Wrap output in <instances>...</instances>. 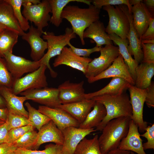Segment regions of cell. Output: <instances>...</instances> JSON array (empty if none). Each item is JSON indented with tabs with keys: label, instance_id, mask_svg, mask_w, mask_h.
<instances>
[{
	"label": "cell",
	"instance_id": "cell-1",
	"mask_svg": "<svg viewBox=\"0 0 154 154\" xmlns=\"http://www.w3.org/2000/svg\"><path fill=\"white\" fill-rule=\"evenodd\" d=\"M100 9L91 4L87 8L75 5H67L64 8L61 17L71 24L74 33L79 37L82 45L85 44L83 33L91 24L99 20Z\"/></svg>",
	"mask_w": 154,
	"mask_h": 154
},
{
	"label": "cell",
	"instance_id": "cell-2",
	"mask_svg": "<svg viewBox=\"0 0 154 154\" xmlns=\"http://www.w3.org/2000/svg\"><path fill=\"white\" fill-rule=\"evenodd\" d=\"M91 99L103 104L105 107L106 115L100 124L96 127V131H102L110 121L121 117L132 115V108L129 96L124 92L114 96L102 95Z\"/></svg>",
	"mask_w": 154,
	"mask_h": 154
},
{
	"label": "cell",
	"instance_id": "cell-3",
	"mask_svg": "<svg viewBox=\"0 0 154 154\" xmlns=\"http://www.w3.org/2000/svg\"><path fill=\"white\" fill-rule=\"evenodd\" d=\"M129 117H121L109 121L102 129L98 137L99 147L102 154L118 148L121 140L128 131Z\"/></svg>",
	"mask_w": 154,
	"mask_h": 154
},
{
	"label": "cell",
	"instance_id": "cell-4",
	"mask_svg": "<svg viewBox=\"0 0 154 154\" xmlns=\"http://www.w3.org/2000/svg\"><path fill=\"white\" fill-rule=\"evenodd\" d=\"M42 38L47 42V51L40 60L41 64L46 65L51 76L56 78L57 74L51 68L50 60L52 58L59 55L63 48L70 42V40L76 38V35L72 28L66 27L63 35H56L52 32H46V34L43 35Z\"/></svg>",
	"mask_w": 154,
	"mask_h": 154
},
{
	"label": "cell",
	"instance_id": "cell-5",
	"mask_svg": "<svg viewBox=\"0 0 154 154\" xmlns=\"http://www.w3.org/2000/svg\"><path fill=\"white\" fill-rule=\"evenodd\" d=\"M23 0L22 13L28 21L33 23L37 28L43 31L50 21L51 10L49 0Z\"/></svg>",
	"mask_w": 154,
	"mask_h": 154
},
{
	"label": "cell",
	"instance_id": "cell-6",
	"mask_svg": "<svg viewBox=\"0 0 154 154\" xmlns=\"http://www.w3.org/2000/svg\"><path fill=\"white\" fill-rule=\"evenodd\" d=\"M103 9L108 13L109 18L106 31L109 35L115 34L122 38L127 39L130 24L125 5L104 6Z\"/></svg>",
	"mask_w": 154,
	"mask_h": 154
},
{
	"label": "cell",
	"instance_id": "cell-7",
	"mask_svg": "<svg viewBox=\"0 0 154 154\" xmlns=\"http://www.w3.org/2000/svg\"><path fill=\"white\" fill-rule=\"evenodd\" d=\"M47 68L46 65L41 64L37 70L14 81L11 88L13 93L17 95L28 90L47 87L45 74Z\"/></svg>",
	"mask_w": 154,
	"mask_h": 154
},
{
	"label": "cell",
	"instance_id": "cell-8",
	"mask_svg": "<svg viewBox=\"0 0 154 154\" xmlns=\"http://www.w3.org/2000/svg\"><path fill=\"white\" fill-rule=\"evenodd\" d=\"M100 54L90 62L85 75L87 78L96 76L109 67L120 54L119 48L113 44L106 45L100 51Z\"/></svg>",
	"mask_w": 154,
	"mask_h": 154
},
{
	"label": "cell",
	"instance_id": "cell-9",
	"mask_svg": "<svg viewBox=\"0 0 154 154\" xmlns=\"http://www.w3.org/2000/svg\"><path fill=\"white\" fill-rule=\"evenodd\" d=\"M3 58L14 81L21 78L24 74L37 70L41 64L40 60L37 61H31L9 52L5 53Z\"/></svg>",
	"mask_w": 154,
	"mask_h": 154
},
{
	"label": "cell",
	"instance_id": "cell-10",
	"mask_svg": "<svg viewBox=\"0 0 154 154\" xmlns=\"http://www.w3.org/2000/svg\"><path fill=\"white\" fill-rule=\"evenodd\" d=\"M128 89L130 94V101L132 108L131 119L137 125L139 132H144L148 126L147 123L144 121L143 117L146 89L138 88L130 84Z\"/></svg>",
	"mask_w": 154,
	"mask_h": 154
},
{
	"label": "cell",
	"instance_id": "cell-11",
	"mask_svg": "<svg viewBox=\"0 0 154 154\" xmlns=\"http://www.w3.org/2000/svg\"><path fill=\"white\" fill-rule=\"evenodd\" d=\"M20 94L25 96L27 100H32L50 108H56L61 104L58 98L57 88L47 87L28 90Z\"/></svg>",
	"mask_w": 154,
	"mask_h": 154
},
{
	"label": "cell",
	"instance_id": "cell-12",
	"mask_svg": "<svg viewBox=\"0 0 154 154\" xmlns=\"http://www.w3.org/2000/svg\"><path fill=\"white\" fill-rule=\"evenodd\" d=\"M113 77L121 78L130 84L135 85V81L120 54L107 69L98 75L88 79V81L89 83H92L102 79Z\"/></svg>",
	"mask_w": 154,
	"mask_h": 154
},
{
	"label": "cell",
	"instance_id": "cell-13",
	"mask_svg": "<svg viewBox=\"0 0 154 154\" xmlns=\"http://www.w3.org/2000/svg\"><path fill=\"white\" fill-rule=\"evenodd\" d=\"M84 84L83 80L78 83H72L67 80L60 84L57 88L61 104L74 103L86 99Z\"/></svg>",
	"mask_w": 154,
	"mask_h": 154
},
{
	"label": "cell",
	"instance_id": "cell-14",
	"mask_svg": "<svg viewBox=\"0 0 154 154\" xmlns=\"http://www.w3.org/2000/svg\"><path fill=\"white\" fill-rule=\"evenodd\" d=\"M29 31L22 36V39L29 44L31 49V57L33 61L40 60L44 55V52L47 48V43L41 36L46 34V32L40 30L32 25L30 26Z\"/></svg>",
	"mask_w": 154,
	"mask_h": 154
},
{
	"label": "cell",
	"instance_id": "cell-15",
	"mask_svg": "<svg viewBox=\"0 0 154 154\" xmlns=\"http://www.w3.org/2000/svg\"><path fill=\"white\" fill-rule=\"evenodd\" d=\"M92 59L88 57L78 56L71 48L65 46L60 54L57 56L53 63L54 67L65 65L82 72L85 74L89 63Z\"/></svg>",
	"mask_w": 154,
	"mask_h": 154
},
{
	"label": "cell",
	"instance_id": "cell-16",
	"mask_svg": "<svg viewBox=\"0 0 154 154\" xmlns=\"http://www.w3.org/2000/svg\"><path fill=\"white\" fill-rule=\"evenodd\" d=\"M94 128L83 129L70 126L62 131L64 143L61 150L65 154H74L76 149L80 142L88 135L95 131Z\"/></svg>",
	"mask_w": 154,
	"mask_h": 154
},
{
	"label": "cell",
	"instance_id": "cell-17",
	"mask_svg": "<svg viewBox=\"0 0 154 154\" xmlns=\"http://www.w3.org/2000/svg\"><path fill=\"white\" fill-rule=\"evenodd\" d=\"M38 110L46 115L62 131L68 127H78L79 123L73 117L64 110L57 108H52L42 105Z\"/></svg>",
	"mask_w": 154,
	"mask_h": 154
},
{
	"label": "cell",
	"instance_id": "cell-18",
	"mask_svg": "<svg viewBox=\"0 0 154 154\" xmlns=\"http://www.w3.org/2000/svg\"><path fill=\"white\" fill-rule=\"evenodd\" d=\"M140 137L137 125L131 119L128 133L121 140L118 148L137 154H146L143 149V140Z\"/></svg>",
	"mask_w": 154,
	"mask_h": 154
},
{
	"label": "cell",
	"instance_id": "cell-19",
	"mask_svg": "<svg viewBox=\"0 0 154 154\" xmlns=\"http://www.w3.org/2000/svg\"><path fill=\"white\" fill-rule=\"evenodd\" d=\"M37 133V140L33 150L38 149L41 145L47 142H53L60 145H63L62 132L51 120L42 127Z\"/></svg>",
	"mask_w": 154,
	"mask_h": 154
},
{
	"label": "cell",
	"instance_id": "cell-20",
	"mask_svg": "<svg viewBox=\"0 0 154 154\" xmlns=\"http://www.w3.org/2000/svg\"><path fill=\"white\" fill-rule=\"evenodd\" d=\"M132 23L140 40L142 35L148 27L153 17L149 10L142 1L133 6L131 8Z\"/></svg>",
	"mask_w": 154,
	"mask_h": 154
},
{
	"label": "cell",
	"instance_id": "cell-21",
	"mask_svg": "<svg viewBox=\"0 0 154 154\" xmlns=\"http://www.w3.org/2000/svg\"><path fill=\"white\" fill-rule=\"evenodd\" d=\"M0 94L5 101L9 112L28 118V112L23 106L24 102L27 100L25 96H18L13 93L11 88L5 86H0Z\"/></svg>",
	"mask_w": 154,
	"mask_h": 154
},
{
	"label": "cell",
	"instance_id": "cell-22",
	"mask_svg": "<svg viewBox=\"0 0 154 154\" xmlns=\"http://www.w3.org/2000/svg\"><path fill=\"white\" fill-rule=\"evenodd\" d=\"M95 102L93 99H86L74 103L60 104L56 108L67 112L80 124L83 121L91 111Z\"/></svg>",
	"mask_w": 154,
	"mask_h": 154
},
{
	"label": "cell",
	"instance_id": "cell-23",
	"mask_svg": "<svg viewBox=\"0 0 154 154\" xmlns=\"http://www.w3.org/2000/svg\"><path fill=\"white\" fill-rule=\"evenodd\" d=\"M84 38L92 39L96 44V46L102 47L103 45L113 44L109 35L106 31L103 23L99 20L91 24L84 31Z\"/></svg>",
	"mask_w": 154,
	"mask_h": 154
},
{
	"label": "cell",
	"instance_id": "cell-24",
	"mask_svg": "<svg viewBox=\"0 0 154 154\" xmlns=\"http://www.w3.org/2000/svg\"><path fill=\"white\" fill-rule=\"evenodd\" d=\"M129 84L124 79L113 77L110 82L105 87L95 92L85 94V98L86 99H90L101 96H114L119 94L128 89Z\"/></svg>",
	"mask_w": 154,
	"mask_h": 154
},
{
	"label": "cell",
	"instance_id": "cell-25",
	"mask_svg": "<svg viewBox=\"0 0 154 154\" xmlns=\"http://www.w3.org/2000/svg\"><path fill=\"white\" fill-rule=\"evenodd\" d=\"M127 13L130 24V29L127 37L129 43L127 49L131 56H133L134 59L139 64L142 62L143 58L141 41L133 25L132 14L129 11L128 9L127 11Z\"/></svg>",
	"mask_w": 154,
	"mask_h": 154
},
{
	"label": "cell",
	"instance_id": "cell-26",
	"mask_svg": "<svg viewBox=\"0 0 154 154\" xmlns=\"http://www.w3.org/2000/svg\"><path fill=\"white\" fill-rule=\"evenodd\" d=\"M109 35L111 40L118 46L119 53L127 66L132 77L135 81V70L138 64L128 51L127 46L129 43L128 39L121 38L114 33Z\"/></svg>",
	"mask_w": 154,
	"mask_h": 154
},
{
	"label": "cell",
	"instance_id": "cell-27",
	"mask_svg": "<svg viewBox=\"0 0 154 154\" xmlns=\"http://www.w3.org/2000/svg\"><path fill=\"white\" fill-rule=\"evenodd\" d=\"M0 23L17 32L19 36H22L25 33L14 15L11 6L5 0L0 1Z\"/></svg>",
	"mask_w": 154,
	"mask_h": 154
},
{
	"label": "cell",
	"instance_id": "cell-28",
	"mask_svg": "<svg viewBox=\"0 0 154 154\" xmlns=\"http://www.w3.org/2000/svg\"><path fill=\"white\" fill-rule=\"evenodd\" d=\"M136 79L134 86L145 89L150 85L154 75V63L141 62L135 70Z\"/></svg>",
	"mask_w": 154,
	"mask_h": 154
},
{
	"label": "cell",
	"instance_id": "cell-29",
	"mask_svg": "<svg viewBox=\"0 0 154 154\" xmlns=\"http://www.w3.org/2000/svg\"><path fill=\"white\" fill-rule=\"evenodd\" d=\"M93 108V110L88 114L83 121L79 124L78 127L83 129L96 127L105 118L106 111L103 104L96 101Z\"/></svg>",
	"mask_w": 154,
	"mask_h": 154
},
{
	"label": "cell",
	"instance_id": "cell-30",
	"mask_svg": "<svg viewBox=\"0 0 154 154\" xmlns=\"http://www.w3.org/2000/svg\"><path fill=\"white\" fill-rule=\"evenodd\" d=\"M52 16L50 22L55 26L59 27L62 21L61 14L64 8L67 4L72 2L84 3L89 5L92 0H49Z\"/></svg>",
	"mask_w": 154,
	"mask_h": 154
},
{
	"label": "cell",
	"instance_id": "cell-31",
	"mask_svg": "<svg viewBox=\"0 0 154 154\" xmlns=\"http://www.w3.org/2000/svg\"><path fill=\"white\" fill-rule=\"evenodd\" d=\"M19 35L16 32L6 29L0 32V56L3 58L7 52L12 53L13 48L17 42Z\"/></svg>",
	"mask_w": 154,
	"mask_h": 154
},
{
	"label": "cell",
	"instance_id": "cell-32",
	"mask_svg": "<svg viewBox=\"0 0 154 154\" xmlns=\"http://www.w3.org/2000/svg\"><path fill=\"white\" fill-rule=\"evenodd\" d=\"M98 138V135L91 139L84 138L77 146L74 154H102Z\"/></svg>",
	"mask_w": 154,
	"mask_h": 154
},
{
	"label": "cell",
	"instance_id": "cell-33",
	"mask_svg": "<svg viewBox=\"0 0 154 154\" xmlns=\"http://www.w3.org/2000/svg\"><path fill=\"white\" fill-rule=\"evenodd\" d=\"M25 105L28 113V119L31 123L32 126L38 131L51 120L47 116L33 107L28 102H26Z\"/></svg>",
	"mask_w": 154,
	"mask_h": 154
},
{
	"label": "cell",
	"instance_id": "cell-34",
	"mask_svg": "<svg viewBox=\"0 0 154 154\" xmlns=\"http://www.w3.org/2000/svg\"><path fill=\"white\" fill-rule=\"evenodd\" d=\"M38 133L34 129L29 131L13 145L17 148L33 150L37 141Z\"/></svg>",
	"mask_w": 154,
	"mask_h": 154
},
{
	"label": "cell",
	"instance_id": "cell-35",
	"mask_svg": "<svg viewBox=\"0 0 154 154\" xmlns=\"http://www.w3.org/2000/svg\"><path fill=\"white\" fill-rule=\"evenodd\" d=\"M12 6L14 15L20 26L24 31L29 30L30 26L28 21L25 17L21 11L23 0H5Z\"/></svg>",
	"mask_w": 154,
	"mask_h": 154
},
{
	"label": "cell",
	"instance_id": "cell-36",
	"mask_svg": "<svg viewBox=\"0 0 154 154\" xmlns=\"http://www.w3.org/2000/svg\"><path fill=\"white\" fill-rule=\"evenodd\" d=\"M9 130L16 128L31 125L28 118L21 115L9 112L7 120Z\"/></svg>",
	"mask_w": 154,
	"mask_h": 154
},
{
	"label": "cell",
	"instance_id": "cell-37",
	"mask_svg": "<svg viewBox=\"0 0 154 154\" xmlns=\"http://www.w3.org/2000/svg\"><path fill=\"white\" fill-rule=\"evenodd\" d=\"M62 145L50 144L45 147V149L39 151L17 148L15 151L17 154H57L62 149Z\"/></svg>",
	"mask_w": 154,
	"mask_h": 154
},
{
	"label": "cell",
	"instance_id": "cell-38",
	"mask_svg": "<svg viewBox=\"0 0 154 154\" xmlns=\"http://www.w3.org/2000/svg\"><path fill=\"white\" fill-rule=\"evenodd\" d=\"M14 80L3 58L0 56V86L12 88Z\"/></svg>",
	"mask_w": 154,
	"mask_h": 154
},
{
	"label": "cell",
	"instance_id": "cell-39",
	"mask_svg": "<svg viewBox=\"0 0 154 154\" xmlns=\"http://www.w3.org/2000/svg\"><path fill=\"white\" fill-rule=\"evenodd\" d=\"M35 128L32 125H28L10 130L8 133L6 143L13 145L25 133Z\"/></svg>",
	"mask_w": 154,
	"mask_h": 154
},
{
	"label": "cell",
	"instance_id": "cell-40",
	"mask_svg": "<svg viewBox=\"0 0 154 154\" xmlns=\"http://www.w3.org/2000/svg\"><path fill=\"white\" fill-rule=\"evenodd\" d=\"M92 4L97 8L101 9L104 6L125 5L127 7L129 11L131 13V6L129 0H92Z\"/></svg>",
	"mask_w": 154,
	"mask_h": 154
},
{
	"label": "cell",
	"instance_id": "cell-41",
	"mask_svg": "<svg viewBox=\"0 0 154 154\" xmlns=\"http://www.w3.org/2000/svg\"><path fill=\"white\" fill-rule=\"evenodd\" d=\"M145 132L140 136L147 139V141L143 144L144 150L148 149H154V124L152 126H147L145 129Z\"/></svg>",
	"mask_w": 154,
	"mask_h": 154
},
{
	"label": "cell",
	"instance_id": "cell-42",
	"mask_svg": "<svg viewBox=\"0 0 154 154\" xmlns=\"http://www.w3.org/2000/svg\"><path fill=\"white\" fill-rule=\"evenodd\" d=\"M141 46L143 53L142 62L154 63V44L141 42Z\"/></svg>",
	"mask_w": 154,
	"mask_h": 154
},
{
	"label": "cell",
	"instance_id": "cell-43",
	"mask_svg": "<svg viewBox=\"0 0 154 154\" xmlns=\"http://www.w3.org/2000/svg\"><path fill=\"white\" fill-rule=\"evenodd\" d=\"M68 45L70 47L72 51L77 55L84 57H89L92 53L95 52H100L102 47H95L91 48L83 49L77 48L72 45L70 42Z\"/></svg>",
	"mask_w": 154,
	"mask_h": 154
},
{
	"label": "cell",
	"instance_id": "cell-44",
	"mask_svg": "<svg viewBox=\"0 0 154 154\" xmlns=\"http://www.w3.org/2000/svg\"><path fill=\"white\" fill-rule=\"evenodd\" d=\"M146 94L145 102L149 108L154 107V83L151 82L146 89Z\"/></svg>",
	"mask_w": 154,
	"mask_h": 154
},
{
	"label": "cell",
	"instance_id": "cell-45",
	"mask_svg": "<svg viewBox=\"0 0 154 154\" xmlns=\"http://www.w3.org/2000/svg\"><path fill=\"white\" fill-rule=\"evenodd\" d=\"M154 40V19L151 18L148 28L142 35L140 40Z\"/></svg>",
	"mask_w": 154,
	"mask_h": 154
},
{
	"label": "cell",
	"instance_id": "cell-46",
	"mask_svg": "<svg viewBox=\"0 0 154 154\" xmlns=\"http://www.w3.org/2000/svg\"><path fill=\"white\" fill-rule=\"evenodd\" d=\"M9 131L6 121L0 125V144L6 143Z\"/></svg>",
	"mask_w": 154,
	"mask_h": 154
},
{
	"label": "cell",
	"instance_id": "cell-47",
	"mask_svg": "<svg viewBox=\"0 0 154 154\" xmlns=\"http://www.w3.org/2000/svg\"><path fill=\"white\" fill-rule=\"evenodd\" d=\"M17 149L14 145L6 143L0 144V154H7L15 151Z\"/></svg>",
	"mask_w": 154,
	"mask_h": 154
},
{
	"label": "cell",
	"instance_id": "cell-48",
	"mask_svg": "<svg viewBox=\"0 0 154 154\" xmlns=\"http://www.w3.org/2000/svg\"><path fill=\"white\" fill-rule=\"evenodd\" d=\"M8 113L9 111L7 108H0V120L5 122L7 118Z\"/></svg>",
	"mask_w": 154,
	"mask_h": 154
},
{
	"label": "cell",
	"instance_id": "cell-49",
	"mask_svg": "<svg viewBox=\"0 0 154 154\" xmlns=\"http://www.w3.org/2000/svg\"><path fill=\"white\" fill-rule=\"evenodd\" d=\"M130 151L121 150L117 148L111 150L105 154H130Z\"/></svg>",
	"mask_w": 154,
	"mask_h": 154
},
{
	"label": "cell",
	"instance_id": "cell-50",
	"mask_svg": "<svg viewBox=\"0 0 154 154\" xmlns=\"http://www.w3.org/2000/svg\"><path fill=\"white\" fill-rule=\"evenodd\" d=\"M147 8L149 10H154V0H145L143 1Z\"/></svg>",
	"mask_w": 154,
	"mask_h": 154
},
{
	"label": "cell",
	"instance_id": "cell-51",
	"mask_svg": "<svg viewBox=\"0 0 154 154\" xmlns=\"http://www.w3.org/2000/svg\"><path fill=\"white\" fill-rule=\"evenodd\" d=\"M6 108V103L4 99L0 95V108Z\"/></svg>",
	"mask_w": 154,
	"mask_h": 154
},
{
	"label": "cell",
	"instance_id": "cell-52",
	"mask_svg": "<svg viewBox=\"0 0 154 154\" xmlns=\"http://www.w3.org/2000/svg\"><path fill=\"white\" fill-rule=\"evenodd\" d=\"M142 1V0H129V4L131 6H132L133 5L139 4Z\"/></svg>",
	"mask_w": 154,
	"mask_h": 154
},
{
	"label": "cell",
	"instance_id": "cell-53",
	"mask_svg": "<svg viewBox=\"0 0 154 154\" xmlns=\"http://www.w3.org/2000/svg\"><path fill=\"white\" fill-rule=\"evenodd\" d=\"M141 42L144 44L153 43L154 44V40H141Z\"/></svg>",
	"mask_w": 154,
	"mask_h": 154
},
{
	"label": "cell",
	"instance_id": "cell-54",
	"mask_svg": "<svg viewBox=\"0 0 154 154\" xmlns=\"http://www.w3.org/2000/svg\"><path fill=\"white\" fill-rule=\"evenodd\" d=\"M7 28L5 26L0 23V32Z\"/></svg>",
	"mask_w": 154,
	"mask_h": 154
},
{
	"label": "cell",
	"instance_id": "cell-55",
	"mask_svg": "<svg viewBox=\"0 0 154 154\" xmlns=\"http://www.w3.org/2000/svg\"><path fill=\"white\" fill-rule=\"evenodd\" d=\"M5 122L4 121L0 120V125L3 124Z\"/></svg>",
	"mask_w": 154,
	"mask_h": 154
},
{
	"label": "cell",
	"instance_id": "cell-56",
	"mask_svg": "<svg viewBox=\"0 0 154 154\" xmlns=\"http://www.w3.org/2000/svg\"><path fill=\"white\" fill-rule=\"evenodd\" d=\"M57 154H65L61 150L58 152Z\"/></svg>",
	"mask_w": 154,
	"mask_h": 154
},
{
	"label": "cell",
	"instance_id": "cell-57",
	"mask_svg": "<svg viewBox=\"0 0 154 154\" xmlns=\"http://www.w3.org/2000/svg\"><path fill=\"white\" fill-rule=\"evenodd\" d=\"M7 154H17L14 151L11 152L7 153Z\"/></svg>",
	"mask_w": 154,
	"mask_h": 154
},
{
	"label": "cell",
	"instance_id": "cell-58",
	"mask_svg": "<svg viewBox=\"0 0 154 154\" xmlns=\"http://www.w3.org/2000/svg\"><path fill=\"white\" fill-rule=\"evenodd\" d=\"M130 154H135L134 152L132 151H130Z\"/></svg>",
	"mask_w": 154,
	"mask_h": 154
},
{
	"label": "cell",
	"instance_id": "cell-59",
	"mask_svg": "<svg viewBox=\"0 0 154 154\" xmlns=\"http://www.w3.org/2000/svg\"><path fill=\"white\" fill-rule=\"evenodd\" d=\"M1 0H0V1H1Z\"/></svg>",
	"mask_w": 154,
	"mask_h": 154
}]
</instances>
